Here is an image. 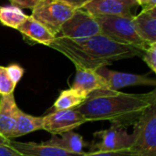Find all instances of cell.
I'll return each mask as SVG.
<instances>
[{"label":"cell","mask_w":156,"mask_h":156,"mask_svg":"<svg viewBox=\"0 0 156 156\" xmlns=\"http://www.w3.org/2000/svg\"><path fill=\"white\" fill-rule=\"evenodd\" d=\"M42 119L43 130L54 135L73 131L87 122L86 119L77 109L55 111L42 117Z\"/></svg>","instance_id":"obj_7"},{"label":"cell","mask_w":156,"mask_h":156,"mask_svg":"<svg viewBox=\"0 0 156 156\" xmlns=\"http://www.w3.org/2000/svg\"><path fill=\"white\" fill-rule=\"evenodd\" d=\"M38 130H43L42 117H36L27 114L20 109H18L16 112V127L13 138L21 137Z\"/></svg>","instance_id":"obj_17"},{"label":"cell","mask_w":156,"mask_h":156,"mask_svg":"<svg viewBox=\"0 0 156 156\" xmlns=\"http://www.w3.org/2000/svg\"><path fill=\"white\" fill-rule=\"evenodd\" d=\"M156 104V91L125 93L109 89L90 93L76 109L87 122L105 121L112 125L127 129L133 126L144 112Z\"/></svg>","instance_id":"obj_1"},{"label":"cell","mask_w":156,"mask_h":156,"mask_svg":"<svg viewBox=\"0 0 156 156\" xmlns=\"http://www.w3.org/2000/svg\"><path fill=\"white\" fill-rule=\"evenodd\" d=\"M69 58L75 67L97 70L114 61L142 57L144 51L112 40L103 34L81 39L56 37L48 46Z\"/></svg>","instance_id":"obj_2"},{"label":"cell","mask_w":156,"mask_h":156,"mask_svg":"<svg viewBox=\"0 0 156 156\" xmlns=\"http://www.w3.org/2000/svg\"><path fill=\"white\" fill-rule=\"evenodd\" d=\"M60 135V137H58V135L52 134L51 138L46 143L48 144L57 146L72 154H80L85 153L83 151L85 144L81 135L73 131L64 133Z\"/></svg>","instance_id":"obj_16"},{"label":"cell","mask_w":156,"mask_h":156,"mask_svg":"<svg viewBox=\"0 0 156 156\" xmlns=\"http://www.w3.org/2000/svg\"><path fill=\"white\" fill-rule=\"evenodd\" d=\"M71 89L87 97L94 90L108 89V86L105 80L96 70L76 67V75Z\"/></svg>","instance_id":"obj_11"},{"label":"cell","mask_w":156,"mask_h":156,"mask_svg":"<svg viewBox=\"0 0 156 156\" xmlns=\"http://www.w3.org/2000/svg\"><path fill=\"white\" fill-rule=\"evenodd\" d=\"M14 94L0 95V134L12 140L18 110Z\"/></svg>","instance_id":"obj_12"},{"label":"cell","mask_w":156,"mask_h":156,"mask_svg":"<svg viewBox=\"0 0 156 156\" xmlns=\"http://www.w3.org/2000/svg\"><path fill=\"white\" fill-rule=\"evenodd\" d=\"M106 81L108 89L118 90L129 86H155L156 80L147 75H139L133 73H125L115 70H111L106 67L100 68L96 70Z\"/></svg>","instance_id":"obj_9"},{"label":"cell","mask_w":156,"mask_h":156,"mask_svg":"<svg viewBox=\"0 0 156 156\" xmlns=\"http://www.w3.org/2000/svg\"><path fill=\"white\" fill-rule=\"evenodd\" d=\"M16 86V85L9 78L5 67L0 66V95L13 93Z\"/></svg>","instance_id":"obj_20"},{"label":"cell","mask_w":156,"mask_h":156,"mask_svg":"<svg viewBox=\"0 0 156 156\" xmlns=\"http://www.w3.org/2000/svg\"><path fill=\"white\" fill-rule=\"evenodd\" d=\"M133 23L140 37L147 44L156 43V6L143 11L133 17Z\"/></svg>","instance_id":"obj_14"},{"label":"cell","mask_w":156,"mask_h":156,"mask_svg":"<svg viewBox=\"0 0 156 156\" xmlns=\"http://www.w3.org/2000/svg\"><path fill=\"white\" fill-rule=\"evenodd\" d=\"M0 156H22L10 144L0 145Z\"/></svg>","instance_id":"obj_26"},{"label":"cell","mask_w":156,"mask_h":156,"mask_svg":"<svg viewBox=\"0 0 156 156\" xmlns=\"http://www.w3.org/2000/svg\"><path fill=\"white\" fill-rule=\"evenodd\" d=\"M58 1L65 3L66 5H69L71 8L76 10V9L84 8L92 0H58Z\"/></svg>","instance_id":"obj_24"},{"label":"cell","mask_w":156,"mask_h":156,"mask_svg":"<svg viewBox=\"0 0 156 156\" xmlns=\"http://www.w3.org/2000/svg\"><path fill=\"white\" fill-rule=\"evenodd\" d=\"M27 16L16 5L0 6V22L6 27L17 29Z\"/></svg>","instance_id":"obj_19"},{"label":"cell","mask_w":156,"mask_h":156,"mask_svg":"<svg viewBox=\"0 0 156 156\" xmlns=\"http://www.w3.org/2000/svg\"><path fill=\"white\" fill-rule=\"evenodd\" d=\"M96 139L92 145V151H118L131 148L132 135L126 129L112 125L109 129L96 132Z\"/></svg>","instance_id":"obj_8"},{"label":"cell","mask_w":156,"mask_h":156,"mask_svg":"<svg viewBox=\"0 0 156 156\" xmlns=\"http://www.w3.org/2000/svg\"><path fill=\"white\" fill-rule=\"evenodd\" d=\"M86 98L87 97H85L84 95L70 88L60 92L59 96L54 102L53 107L55 111L76 109L86 100Z\"/></svg>","instance_id":"obj_18"},{"label":"cell","mask_w":156,"mask_h":156,"mask_svg":"<svg viewBox=\"0 0 156 156\" xmlns=\"http://www.w3.org/2000/svg\"><path fill=\"white\" fill-rule=\"evenodd\" d=\"M61 37L81 39L101 34V27L96 16L84 8L76 9L72 16L61 26Z\"/></svg>","instance_id":"obj_6"},{"label":"cell","mask_w":156,"mask_h":156,"mask_svg":"<svg viewBox=\"0 0 156 156\" xmlns=\"http://www.w3.org/2000/svg\"><path fill=\"white\" fill-rule=\"evenodd\" d=\"M144 61L151 69L153 72H156V43L151 44L143 53Z\"/></svg>","instance_id":"obj_22"},{"label":"cell","mask_w":156,"mask_h":156,"mask_svg":"<svg viewBox=\"0 0 156 156\" xmlns=\"http://www.w3.org/2000/svg\"><path fill=\"white\" fill-rule=\"evenodd\" d=\"M81 156H138L132 149L126 148L118 151H90Z\"/></svg>","instance_id":"obj_21"},{"label":"cell","mask_w":156,"mask_h":156,"mask_svg":"<svg viewBox=\"0 0 156 156\" xmlns=\"http://www.w3.org/2000/svg\"><path fill=\"white\" fill-rule=\"evenodd\" d=\"M131 148L138 156H156V104L133 125Z\"/></svg>","instance_id":"obj_4"},{"label":"cell","mask_w":156,"mask_h":156,"mask_svg":"<svg viewBox=\"0 0 156 156\" xmlns=\"http://www.w3.org/2000/svg\"><path fill=\"white\" fill-rule=\"evenodd\" d=\"M137 5H141L143 9H150L156 6V0H137Z\"/></svg>","instance_id":"obj_27"},{"label":"cell","mask_w":156,"mask_h":156,"mask_svg":"<svg viewBox=\"0 0 156 156\" xmlns=\"http://www.w3.org/2000/svg\"><path fill=\"white\" fill-rule=\"evenodd\" d=\"M137 5V0H92L84 9L94 16L113 15L133 17V8Z\"/></svg>","instance_id":"obj_10"},{"label":"cell","mask_w":156,"mask_h":156,"mask_svg":"<svg viewBox=\"0 0 156 156\" xmlns=\"http://www.w3.org/2000/svg\"><path fill=\"white\" fill-rule=\"evenodd\" d=\"M10 142H11V140L6 139L5 137L2 136V135L0 134V145H1V144H10Z\"/></svg>","instance_id":"obj_28"},{"label":"cell","mask_w":156,"mask_h":156,"mask_svg":"<svg viewBox=\"0 0 156 156\" xmlns=\"http://www.w3.org/2000/svg\"><path fill=\"white\" fill-rule=\"evenodd\" d=\"M74 11L69 5L58 0H40L32 9L31 16L57 37L60 32L61 26L72 16Z\"/></svg>","instance_id":"obj_5"},{"label":"cell","mask_w":156,"mask_h":156,"mask_svg":"<svg viewBox=\"0 0 156 156\" xmlns=\"http://www.w3.org/2000/svg\"><path fill=\"white\" fill-rule=\"evenodd\" d=\"M10 145L22 156H81L84 154H72L57 146L48 144L46 142L37 144L33 142L21 143L11 140Z\"/></svg>","instance_id":"obj_13"},{"label":"cell","mask_w":156,"mask_h":156,"mask_svg":"<svg viewBox=\"0 0 156 156\" xmlns=\"http://www.w3.org/2000/svg\"><path fill=\"white\" fill-rule=\"evenodd\" d=\"M10 1L17 6L32 10L40 0H10Z\"/></svg>","instance_id":"obj_25"},{"label":"cell","mask_w":156,"mask_h":156,"mask_svg":"<svg viewBox=\"0 0 156 156\" xmlns=\"http://www.w3.org/2000/svg\"><path fill=\"white\" fill-rule=\"evenodd\" d=\"M95 16L100 24L101 34L112 40L135 47L143 51L150 46L136 32L133 17L113 15H98Z\"/></svg>","instance_id":"obj_3"},{"label":"cell","mask_w":156,"mask_h":156,"mask_svg":"<svg viewBox=\"0 0 156 156\" xmlns=\"http://www.w3.org/2000/svg\"><path fill=\"white\" fill-rule=\"evenodd\" d=\"M5 69H6V72H7L9 78L11 79V80L16 85L24 75V72H25L24 69L17 64H11V65L5 67Z\"/></svg>","instance_id":"obj_23"},{"label":"cell","mask_w":156,"mask_h":156,"mask_svg":"<svg viewBox=\"0 0 156 156\" xmlns=\"http://www.w3.org/2000/svg\"><path fill=\"white\" fill-rule=\"evenodd\" d=\"M17 30L31 40L46 46H49L56 37L45 26L31 16H27V19L17 27Z\"/></svg>","instance_id":"obj_15"}]
</instances>
